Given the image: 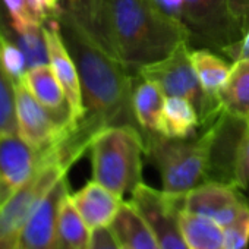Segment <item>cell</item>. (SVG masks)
<instances>
[{
    "mask_svg": "<svg viewBox=\"0 0 249 249\" xmlns=\"http://www.w3.org/2000/svg\"><path fill=\"white\" fill-rule=\"evenodd\" d=\"M59 28L79 73L84 104V116L56 147L59 161L69 170L104 128L138 126L132 110L135 76L66 12L59 18Z\"/></svg>",
    "mask_w": 249,
    "mask_h": 249,
    "instance_id": "cell-1",
    "label": "cell"
},
{
    "mask_svg": "<svg viewBox=\"0 0 249 249\" xmlns=\"http://www.w3.org/2000/svg\"><path fill=\"white\" fill-rule=\"evenodd\" d=\"M95 40L137 75L188 41V33L154 0H97Z\"/></svg>",
    "mask_w": 249,
    "mask_h": 249,
    "instance_id": "cell-2",
    "label": "cell"
},
{
    "mask_svg": "<svg viewBox=\"0 0 249 249\" xmlns=\"http://www.w3.org/2000/svg\"><path fill=\"white\" fill-rule=\"evenodd\" d=\"M92 180L122 196L142 182V131L134 124H117L100 131L89 145Z\"/></svg>",
    "mask_w": 249,
    "mask_h": 249,
    "instance_id": "cell-3",
    "label": "cell"
},
{
    "mask_svg": "<svg viewBox=\"0 0 249 249\" xmlns=\"http://www.w3.org/2000/svg\"><path fill=\"white\" fill-rule=\"evenodd\" d=\"M142 135L145 154L157 167L164 192L183 195L207 182L213 140L210 126L192 138H167L157 132Z\"/></svg>",
    "mask_w": 249,
    "mask_h": 249,
    "instance_id": "cell-4",
    "label": "cell"
},
{
    "mask_svg": "<svg viewBox=\"0 0 249 249\" xmlns=\"http://www.w3.org/2000/svg\"><path fill=\"white\" fill-rule=\"evenodd\" d=\"M137 75L156 82L166 97L189 100L199 114L201 128L210 126L223 111L220 98L210 95L202 88L191 63L188 41H182L166 59L142 66Z\"/></svg>",
    "mask_w": 249,
    "mask_h": 249,
    "instance_id": "cell-5",
    "label": "cell"
},
{
    "mask_svg": "<svg viewBox=\"0 0 249 249\" xmlns=\"http://www.w3.org/2000/svg\"><path fill=\"white\" fill-rule=\"evenodd\" d=\"M57 159L47 161L0 208V249H17L22 227L49 191L68 175Z\"/></svg>",
    "mask_w": 249,
    "mask_h": 249,
    "instance_id": "cell-6",
    "label": "cell"
},
{
    "mask_svg": "<svg viewBox=\"0 0 249 249\" xmlns=\"http://www.w3.org/2000/svg\"><path fill=\"white\" fill-rule=\"evenodd\" d=\"M17 124L25 142L38 151H49L62 142L75 123L44 107L21 79L17 82Z\"/></svg>",
    "mask_w": 249,
    "mask_h": 249,
    "instance_id": "cell-7",
    "label": "cell"
},
{
    "mask_svg": "<svg viewBox=\"0 0 249 249\" xmlns=\"http://www.w3.org/2000/svg\"><path fill=\"white\" fill-rule=\"evenodd\" d=\"M182 24L189 40L205 47L223 50L242 38L231 18L227 0H185Z\"/></svg>",
    "mask_w": 249,
    "mask_h": 249,
    "instance_id": "cell-8",
    "label": "cell"
},
{
    "mask_svg": "<svg viewBox=\"0 0 249 249\" xmlns=\"http://www.w3.org/2000/svg\"><path fill=\"white\" fill-rule=\"evenodd\" d=\"M131 195L129 202L145 220L161 249H189L179 223V195L154 189L144 182Z\"/></svg>",
    "mask_w": 249,
    "mask_h": 249,
    "instance_id": "cell-9",
    "label": "cell"
},
{
    "mask_svg": "<svg viewBox=\"0 0 249 249\" xmlns=\"http://www.w3.org/2000/svg\"><path fill=\"white\" fill-rule=\"evenodd\" d=\"M53 159H57L54 148L38 151L18 134L0 137V208Z\"/></svg>",
    "mask_w": 249,
    "mask_h": 249,
    "instance_id": "cell-10",
    "label": "cell"
},
{
    "mask_svg": "<svg viewBox=\"0 0 249 249\" xmlns=\"http://www.w3.org/2000/svg\"><path fill=\"white\" fill-rule=\"evenodd\" d=\"M239 189L233 183L207 180L179 195V207L183 211L208 217L226 227L249 207Z\"/></svg>",
    "mask_w": 249,
    "mask_h": 249,
    "instance_id": "cell-11",
    "label": "cell"
},
{
    "mask_svg": "<svg viewBox=\"0 0 249 249\" xmlns=\"http://www.w3.org/2000/svg\"><path fill=\"white\" fill-rule=\"evenodd\" d=\"M69 194L68 178L63 176L41 199L22 227L17 249H59L57 214L62 199Z\"/></svg>",
    "mask_w": 249,
    "mask_h": 249,
    "instance_id": "cell-12",
    "label": "cell"
},
{
    "mask_svg": "<svg viewBox=\"0 0 249 249\" xmlns=\"http://www.w3.org/2000/svg\"><path fill=\"white\" fill-rule=\"evenodd\" d=\"M44 34L49 47V63L65 91L68 104L72 111V119L76 123L84 116L81 79L76 65L62 38L59 21H47L44 24Z\"/></svg>",
    "mask_w": 249,
    "mask_h": 249,
    "instance_id": "cell-13",
    "label": "cell"
},
{
    "mask_svg": "<svg viewBox=\"0 0 249 249\" xmlns=\"http://www.w3.org/2000/svg\"><path fill=\"white\" fill-rule=\"evenodd\" d=\"M71 199L92 231L110 227L124 202L122 196L95 180L88 182L79 191L71 194Z\"/></svg>",
    "mask_w": 249,
    "mask_h": 249,
    "instance_id": "cell-14",
    "label": "cell"
},
{
    "mask_svg": "<svg viewBox=\"0 0 249 249\" xmlns=\"http://www.w3.org/2000/svg\"><path fill=\"white\" fill-rule=\"evenodd\" d=\"M164 101L166 95L156 82L135 75L132 110L135 120L142 132L160 134Z\"/></svg>",
    "mask_w": 249,
    "mask_h": 249,
    "instance_id": "cell-15",
    "label": "cell"
},
{
    "mask_svg": "<svg viewBox=\"0 0 249 249\" xmlns=\"http://www.w3.org/2000/svg\"><path fill=\"white\" fill-rule=\"evenodd\" d=\"M22 81L27 85V88L33 92V95L44 107H47L52 111H54L56 114L71 119L73 122L72 111L68 104L65 91H63L62 85L59 84L50 63L28 69L24 73Z\"/></svg>",
    "mask_w": 249,
    "mask_h": 249,
    "instance_id": "cell-16",
    "label": "cell"
},
{
    "mask_svg": "<svg viewBox=\"0 0 249 249\" xmlns=\"http://www.w3.org/2000/svg\"><path fill=\"white\" fill-rule=\"evenodd\" d=\"M110 227L123 249H161L151 229L129 201L122 204Z\"/></svg>",
    "mask_w": 249,
    "mask_h": 249,
    "instance_id": "cell-17",
    "label": "cell"
},
{
    "mask_svg": "<svg viewBox=\"0 0 249 249\" xmlns=\"http://www.w3.org/2000/svg\"><path fill=\"white\" fill-rule=\"evenodd\" d=\"M201 126L195 106L183 97H166L160 134L167 138H192Z\"/></svg>",
    "mask_w": 249,
    "mask_h": 249,
    "instance_id": "cell-18",
    "label": "cell"
},
{
    "mask_svg": "<svg viewBox=\"0 0 249 249\" xmlns=\"http://www.w3.org/2000/svg\"><path fill=\"white\" fill-rule=\"evenodd\" d=\"M11 33H12L11 24L0 21V137L18 134L17 79L11 73L2 50L3 40Z\"/></svg>",
    "mask_w": 249,
    "mask_h": 249,
    "instance_id": "cell-19",
    "label": "cell"
},
{
    "mask_svg": "<svg viewBox=\"0 0 249 249\" xmlns=\"http://www.w3.org/2000/svg\"><path fill=\"white\" fill-rule=\"evenodd\" d=\"M94 231L87 226L75 208L71 192L62 199L57 214V242L59 249H89Z\"/></svg>",
    "mask_w": 249,
    "mask_h": 249,
    "instance_id": "cell-20",
    "label": "cell"
},
{
    "mask_svg": "<svg viewBox=\"0 0 249 249\" xmlns=\"http://www.w3.org/2000/svg\"><path fill=\"white\" fill-rule=\"evenodd\" d=\"M179 223L189 249H226L224 230L214 220L179 210Z\"/></svg>",
    "mask_w": 249,
    "mask_h": 249,
    "instance_id": "cell-21",
    "label": "cell"
},
{
    "mask_svg": "<svg viewBox=\"0 0 249 249\" xmlns=\"http://www.w3.org/2000/svg\"><path fill=\"white\" fill-rule=\"evenodd\" d=\"M220 101L226 113L249 120V59L233 62L230 76L220 92Z\"/></svg>",
    "mask_w": 249,
    "mask_h": 249,
    "instance_id": "cell-22",
    "label": "cell"
},
{
    "mask_svg": "<svg viewBox=\"0 0 249 249\" xmlns=\"http://www.w3.org/2000/svg\"><path fill=\"white\" fill-rule=\"evenodd\" d=\"M189 57L202 88L210 95L220 98V92L230 76L231 66L208 49L192 50L189 52Z\"/></svg>",
    "mask_w": 249,
    "mask_h": 249,
    "instance_id": "cell-23",
    "label": "cell"
},
{
    "mask_svg": "<svg viewBox=\"0 0 249 249\" xmlns=\"http://www.w3.org/2000/svg\"><path fill=\"white\" fill-rule=\"evenodd\" d=\"M12 38L24 56L27 71L36 66L49 65V47L44 25H34L21 33L12 30Z\"/></svg>",
    "mask_w": 249,
    "mask_h": 249,
    "instance_id": "cell-24",
    "label": "cell"
},
{
    "mask_svg": "<svg viewBox=\"0 0 249 249\" xmlns=\"http://www.w3.org/2000/svg\"><path fill=\"white\" fill-rule=\"evenodd\" d=\"M63 12L72 17L91 37L95 38L97 0H60Z\"/></svg>",
    "mask_w": 249,
    "mask_h": 249,
    "instance_id": "cell-25",
    "label": "cell"
},
{
    "mask_svg": "<svg viewBox=\"0 0 249 249\" xmlns=\"http://www.w3.org/2000/svg\"><path fill=\"white\" fill-rule=\"evenodd\" d=\"M2 3L8 12L11 28L15 33L25 31L34 25H43L33 14L30 0H2Z\"/></svg>",
    "mask_w": 249,
    "mask_h": 249,
    "instance_id": "cell-26",
    "label": "cell"
},
{
    "mask_svg": "<svg viewBox=\"0 0 249 249\" xmlns=\"http://www.w3.org/2000/svg\"><path fill=\"white\" fill-rule=\"evenodd\" d=\"M223 230L226 249H246L249 243V207Z\"/></svg>",
    "mask_w": 249,
    "mask_h": 249,
    "instance_id": "cell-27",
    "label": "cell"
},
{
    "mask_svg": "<svg viewBox=\"0 0 249 249\" xmlns=\"http://www.w3.org/2000/svg\"><path fill=\"white\" fill-rule=\"evenodd\" d=\"M234 185L240 189H249V120L246 122V126L236 153Z\"/></svg>",
    "mask_w": 249,
    "mask_h": 249,
    "instance_id": "cell-28",
    "label": "cell"
},
{
    "mask_svg": "<svg viewBox=\"0 0 249 249\" xmlns=\"http://www.w3.org/2000/svg\"><path fill=\"white\" fill-rule=\"evenodd\" d=\"M227 3L231 18L243 37L249 28V0H227Z\"/></svg>",
    "mask_w": 249,
    "mask_h": 249,
    "instance_id": "cell-29",
    "label": "cell"
},
{
    "mask_svg": "<svg viewBox=\"0 0 249 249\" xmlns=\"http://www.w3.org/2000/svg\"><path fill=\"white\" fill-rule=\"evenodd\" d=\"M89 249H122V246L111 227H104L94 231Z\"/></svg>",
    "mask_w": 249,
    "mask_h": 249,
    "instance_id": "cell-30",
    "label": "cell"
},
{
    "mask_svg": "<svg viewBox=\"0 0 249 249\" xmlns=\"http://www.w3.org/2000/svg\"><path fill=\"white\" fill-rule=\"evenodd\" d=\"M221 53H224L233 62L249 59V28H248V31L245 33V36L240 40L234 41L233 44H230L227 47H224L221 50Z\"/></svg>",
    "mask_w": 249,
    "mask_h": 249,
    "instance_id": "cell-31",
    "label": "cell"
},
{
    "mask_svg": "<svg viewBox=\"0 0 249 249\" xmlns=\"http://www.w3.org/2000/svg\"><path fill=\"white\" fill-rule=\"evenodd\" d=\"M159 5V8L172 19L182 22V14H183V6L185 0H154Z\"/></svg>",
    "mask_w": 249,
    "mask_h": 249,
    "instance_id": "cell-32",
    "label": "cell"
},
{
    "mask_svg": "<svg viewBox=\"0 0 249 249\" xmlns=\"http://www.w3.org/2000/svg\"><path fill=\"white\" fill-rule=\"evenodd\" d=\"M6 15H8V12H6V9H5V6H3V3H2V0H0V21L9 22L8 18H6Z\"/></svg>",
    "mask_w": 249,
    "mask_h": 249,
    "instance_id": "cell-33",
    "label": "cell"
},
{
    "mask_svg": "<svg viewBox=\"0 0 249 249\" xmlns=\"http://www.w3.org/2000/svg\"><path fill=\"white\" fill-rule=\"evenodd\" d=\"M122 249H123V248H122Z\"/></svg>",
    "mask_w": 249,
    "mask_h": 249,
    "instance_id": "cell-34",
    "label": "cell"
}]
</instances>
